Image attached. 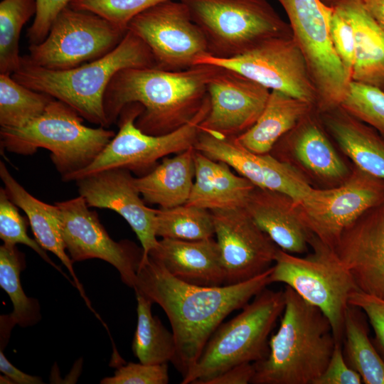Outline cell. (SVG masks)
<instances>
[{
  "instance_id": "43",
  "label": "cell",
  "mask_w": 384,
  "mask_h": 384,
  "mask_svg": "<svg viewBox=\"0 0 384 384\" xmlns=\"http://www.w3.org/2000/svg\"><path fill=\"white\" fill-rule=\"evenodd\" d=\"M361 375L351 368L344 357L342 344L336 343L331 359L314 384H361Z\"/></svg>"
},
{
  "instance_id": "15",
  "label": "cell",
  "mask_w": 384,
  "mask_h": 384,
  "mask_svg": "<svg viewBox=\"0 0 384 384\" xmlns=\"http://www.w3.org/2000/svg\"><path fill=\"white\" fill-rule=\"evenodd\" d=\"M55 204L59 211L65 249L73 262L92 258L102 260L114 266L122 281L134 289L143 249L127 240H113L97 212L89 209L82 196Z\"/></svg>"
},
{
  "instance_id": "20",
  "label": "cell",
  "mask_w": 384,
  "mask_h": 384,
  "mask_svg": "<svg viewBox=\"0 0 384 384\" xmlns=\"http://www.w3.org/2000/svg\"><path fill=\"white\" fill-rule=\"evenodd\" d=\"M334 249L358 290L384 299V203L346 228Z\"/></svg>"
},
{
  "instance_id": "30",
  "label": "cell",
  "mask_w": 384,
  "mask_h": 384,
  "mask_svg": "<svg viewBox=\"0 0 384 384\" xmlns=\"http://www.w3.org/2000/svg\"><path fill=\"white\" fill-rule=\"evenodd\" d=\"M24 267L23 255L16 245H1L0 286L9 295L14 308L11 314L1 316V336L9 334L16 324L26 327L41 319L38 301L28 297L21 284L20 274Z\"/></svg>"
},
{
  "instance_id": "28",
  "label": "cell",
  "mask_w": 384,
  "mask_h": 384,
  "mask_svg": "<svg viewBox=\"0 0 384 384\" xmlns=\"http://www.w3.org/2000/svg\"><path fill=\"white\" fill-rule=\"evenodd\" d=\"M314 107L299 99L271 90L266 105L255 123L236 139L253 153L269 154L277 142L294 129Z\"/></svg>"
},
{
  "instance_id": "38",
  "label": "cell",
  "mask_w": 384,
  "mask_h": 384,
  "mask_svg": "<svg viewBox=\"0 0 384 384\" xmlns=\"http://www.w3.org/2000/svg\"><path fill=\"white\" fill-rule=\"evenodd\" d=\"M167 0H72L69 6L90 11L127 30L130 21L149 8Z\"/></svg>"
},
{
  "instance_id": "37",
  "label": "cell",
  "mask_w": 384,
  "mask_h": 384,
  "mask_svg": "<svg viewBox=\"0 0 384 384\" xmlns=\"http://www.w3.org/2000/svg\"><path fill=\"white\" fill-rule=\"evenodd\" d=\"M18 207L9 198L4 188H0V238L4 244L25 245L39 255L46 262L60 270L49 258L46 250L27 234L28 220L18 212Z\"/></svg>"
},
{
  "instance_id": "46",
  "label": "cell",
  "mask_w": 384,
  "mask_h": 384,
  "mask_svg": "<svg viewBox=\"0 0 384 384\" xmlns=\"http://www.w3.org/2000/svg\"><path fill=\"white\" fill-rule=\"evenodd\" d=\"M369 14L384 29V0H361Z\"/></svg>"
},
{
  "instance_id": "40",
  "label": "cell",
  "mask_w": 384,
  "mask_h": 384,
  "mask_svg": "<svg viewBox=\"0 0 384 384\" xmlns=\"http://www.w3.org/2000/svg\"><path fill=\"white\" fill-rule=\"evenodd\" d=\"M330 19V34L335 51L351 80L356 58V38L349 21L334 6Z\"/></svg>"
},
{
  "instance_id": "29",
  "label": "cell",
  "mask_w": 384,
  "mask_h": 384,
  "mask_svg": "<svg viewBox=\"0 0 384 384\" xmlns=\"http://www.w3.org/2000/svg\"><path fill=\"white\" fill-rule=\"evenodd\" d=\"M311 113L289 132L291 136L287 141L293 154L306 169L321 178H343L348 174L347 167Z\"/></svg>"
},
{
  "instance_id": "18",
  "label": "cell",
  "mask_w": 384,
  "mask_h": 384,
  "mask_svg": "<svg viewBox=\"0 0 384 384\" xmlns=\"http://www.w3.org/2000/svg\"><path fill=\"white\" fill-rule=\"evenodd\" d=\"M210 109L200 129L223 137H238L263 111L270 90L233 70L217 66L207 84Z\"/></svg>"
},
{
  "instance_id": "17",
  "label": "cell",
  "mask_w": 384,
  "mask_h": 384,
  "mask_svg": "<svg viewBox=\"0 0 384 384\" xmlns=\"http://www.w3.org/2000/svg\"><path fill=\"white\" fill-rule=\"evenodd\" d=\"M194 149L213 160L226 163L256 187L283 193L295 204L312 188L292 165L270 153L249 151L236 137L218 136L200 129Z\"/></svg>"
},
{
  "instance_id": "9",
  "label": "cell",
  "mask_w": 384,
  "mask_h": 384,
  "mask_svg": "<svg viewBox=\"0 0 384 384\" xmlns=\"http://www.w3.org/2000/svg\"><path fill=\"white\" fill-rule=\"evenodd\" d=\"M210 109L208 96L202 109L188 123L171 133L150 135L142 132L135 121L142 111V106L133 102L127 105L119 113L117 124L118 132L86 168L68 176L63 181H75L90 174L114 168H122L141 176L151 171L159 159L171 154H178L194 147L201 123Z\"/></svg>"
},
{
  "instance_id": "10",
  "label": "cell",
  "mask_w": 384,
  "mask_h": 384,
  "mask_svg": "<svg viewBox=\"0 0 384 384\" xmlns=\"http://www.w3.org/2000/svg\"><path fill=\"white\" fill-rule=\"evenodd\" d=\"M276 1L285 11L292 36L305 58L317 92V110L324 113L338 108L351 80L331 41L333 7L321 0Z\"/></svg>"
},
{
  "instance_id": "44",
  "label": "cell",
  "mask_w": 384,
  "mask_h": 384,
  "mask_svg": "<svg viewBox=\"0 0 384 384\" xmlns=\"http://www.w3.org/2000/svg\"><path fill=\"white\" fill-rule=\"evenodd\" d=\"M253 363L235 366L210 379L206 384H247L251 383L255 375Z\"/></svg>"
},
{
  "instance_id": "48",
  "label": "cell",
  "mask_w": 384,
  "mask_h": 384,
  "mask_svg": "<svg viewBox=\"0 0 384 384\" xmlns=\"http://www.w3.org/2000/svg\"><path fill=\"white\" fill-rule=\"evenodd\" d=\"M325 4L333 6L338 0H321Z\"/></svg>"
},
{
  "instance_id": "42",
  "label": "cell",
  "mask_w": 384,
  "mask_h": 384,
  "mask_svg": "<svg viewBox=\"0 0 384 384\" xmlns=\"http://www.w3.org/2000/svg\"><path fill=\"white\" fill-rule=\"evenodd\" d=\"M348 303L361 309L368 318L384 356V299L358 290L351 294Z\"/></svg>"
},
{
  "instance_id": "25",
  "label": "cell",
  "mask_w": 384,
  "mask_h": 384,
  "mask_svg": "<svg viewBox=\"0 0 384 384\" xmlns=\"http://www.w3.org/2000/svg\"><path fill=\"white\" fill-rule=\"evenodd\" d=\"M335 7L351 24L356 38V58L351 80L384 91V29L361 0H338Z\"/></svg>"
},
{
  "instance_id": "26",
  "label": "cell",
  "mask_w": 384,
  "mask_h": 384,
  "mask_svg": "<svg viewBox=\"0 0 384 384\" xmlns=\"http://www.w3.org/2000/svg\"><path fill=\"white\" fill-rule=\"evenodd\" d=\"M322 114L326 128L356 167L384 179V137L339 107Z\"/></svg>"
},
{
  "instance_id": "36",
  "label": "cell",
  "mask_w": 384,
  "mask_h": 384,
  "mask_svg": "<svg viewBox=\"0 0 384 384\" xmlns=\"http://www.w3.org/2000/svg\"><path fill=\"white\" fill-rule=\"evenodd\" d=\"M338 107L384 137V91L351 80Z\"/></svg>"
},
{
  "instance_id": "33",
  "label": "cell",
  "mask_w": 384,
  "mask_h": 384,
  "mask_svg": "<svg viewBox=\"0 0 384 384\" xmlns=\"http://www.w3.org/2000/svg\"><path fill=\"white\" fill-rule=\"evenodd\" d=\"M53 99L15 80L12 75L0 74L1 127H22L41 115Z\"/></svg>"
},
{
  "instance_id": "23",
  "label": "cell",
  "mask_w": 384,
  "mask_h": 384,
  "mask_svg": "<svg viewBox=\"0 0 384 384\" xmlns=\"http://www.w3.org/2000/svg\"><path fill=\"white\" fill-rule=\"evenodd\" d=\"M195 178L186 204L209 210L245 208L255 186L225 162L195 151Z\"/></svg>"
},
{
  "instance_id": "31",
  "label": "cell",
  "mask_w": 384,
  "mask_h": 384,
  "mask_svg": "<svg viewBox=\"0 0 384 384\" xmlns=\"http://www.w3.org/2000/svg\"><path fill=\"white\" fill-rule=\"evenodd\" d=\"M363 311L349 304L343 325L344 357L365 384H384V360L368 336Z\"/></svg>"
},
{
  "instance_id": "34",
  "label": "cell",
  "mask_w": 384,
  "mask_h": 384,
  "mask_svg": "<svg viewBox=\"0 0 384 384\" xmlns=\"http://www.w3.org/2000/svg\"><path fill=\"white\" fill-rule=\"evenodd\" d=\"M155 232L162 238L191 241L213 238L215 228L209 210L183 204L157 209Z\"/></svg>"
},
{
  "instance_id": "47",
  "label": "cell",
  "mask_w": 384,
  "mask_h": 384,
  "mask_svg": "<svg viewBox=\"0 0 384 384\" xmlns=\"http://www.w3.org/2000/svg\"><path fill=\"white\" fill-rule=\"evenodd\" d=\"M0 383H3V384H5V383H9V384H11V383H14L13 382V380L9 378L7 375H1L0 376Z\"/></svg>"
},
{
  "instance_id": "22",
  "label": "cell",
  "mask_w": 384,
  "mask_h": 384,
  "mask_svg": "<svg viewBox=\"0 0 384 384\" xmlns=\"http://www.w3.org/2000/svg\"><path fill=\"white\" fill-rule=\"evenodd\" d=\"M245 209L279 249L291 254L308 251L311 232L289 197L277 191L255 187Z\"/></svg>"
},
{
  "instance_id": "5",
  "label": "cell",
  "mask_w": 384,
  "mask_h": 384,
  "mask_svg": "<svg viewBox=\"0 0 384 384\" xmlns=\"http://www.w3.org/2000/svg\"><path fill=\"white\" fill-rule=\"evenodd\" d=\"M114 135L103 127L85 126L73 108L54 98L26 125L0 129L1 146L9 152L32 155L48 149L62 180L88 166Z\"/></svg>"
},
{
  "instance_id": "13",
  "label": "cell",
  "mask_w": 384,
  "mask_h": 384,
  "mask_svg": "<svg viewBox=\"0 0 384 384\" xmlns=\"http://www.w3.org/2000/svg\"><path fill=\"white\" fill-rule=\"evenodd\" d=\"M383 203L384 179L356 167L340 186L312 188L296 206L309 231L334 248L346 228Z\"/></svg>"
},
{
  "instance_id": "12",
  "label": "cell",
  "mask_w": 384,
  "mask_h": 384,
  "mask_svg": "<svg viewBox=\"0 0 384 384\" xmlns=\"http://www.w3.org/2000/svg\"><path fill=\"white\" fill-rule=\"evenodd\" d=\"M233 70L271 90L304 101L314 107L317 92L305 58L292 35L267 39L241 55L217 58L204 54L195 65Z\"/></svg>"
},
{
  "instance_id": "45",
  "label": "cell",
  "mask_w": 384,
  "mask_h": 384,
  "mask_svg": "<svg viewBox=\"0 0 384 384\" xmlns=\"http://www.w3.org/2000/svg\"><path fill=\"white\" fill-rule=\"evenodd\" d=\"M0 370L10 378L14 383L18 384H42L43 380L35 375H31L22 372L13 366L6 358L2 350L0 351Z\"/></svg>"
},
{
  "instance_id": "4",
  "label": "cell",
  "mask_w": 384,
  "mask_h": 384,
  "mask_svg": "<svg viewBox=\"0 0 384 384\" xmlns=\"http://www.w3.org/2000/svg\"><path fill=\"white\" fill-rule=\"evenodd\" d=\"M146 67H156L154 56L146 44L127 30L120 43L98 59L68 70H50L24 55L11 75L21 85L67 104L88 122L108 128L104 96L112 78L122 69Z\"/></svg>"
},
{
  "instance_id": "14",
  "label": "cell",
  "mask_w": 384,
  "mask_h": 384,
  "mask_svg": "<svg viewBox=\"0 0 384 384\" xmlns=\"http://www.w3.org/2000/svg\"><path fill=\"white\" fill-rule=\"evenodd\" d=\"M127 30L146 44L156 67L161 70L188 69L208 53L204 35L181 0H167L149 8L130 21Z\"/></svg>"
},
{
  "instance_id": "6",
  "label": "cell",
  "mask_w": 384,
  "mask_h": 384,
  "mask_svg": "<svg viewBox=\"0 0 384 384\" xmlns=\"http://www.w3.org/2000/svg\"><path fill=\"white\" fill-rule=\"evenodd\" d=\"M284 306V289L265 288L240 314L218 326L181 384H206L235 366L265 358L269 336Z\"/></svg>"
},
{
  "instance_id": "16",
  "label": "cell",
  "mask_w": 384,
  "mask_h": 384,
  "mask_svg": "<svg viewBox=\"0 0 384 384\" xmlns=\"http://www.w3.org/2000/svg\"><path fill=\"white\" fill-rule=\"evenodd\" d=\"M210 211L225 274L224 284L247 281L272 267L279 247L245 208Z\"/></svg>"
},
{
  "instance_id": "1",
  "label": "cell",
  "mask_w": 384,
  "mask_h": 384,
  "mask_svg": "<svg viewBox=\"0 0 384 384\" xmlns=\"http://www.w3.org/2000/svg\"><path fill=\"white\" fill-rule=\"evenodd\" d=\"M272 270V266L240 283L206 287L175 277L150 256L141 261L134 292L159 304L166 314L176 346L172 363L183 377L195 365L223 320L270 284Z\"/></svg>"
},
{
  "instance_id": "8",
  "label": "cell",
  "mask_w": 384,
  "mask_h": 384,
  "mask_svg": "<svg viewBox=\"0 0 384 384\" xmlns=\"http://www.w3.org/2000/svg\"><path fill=\"white\" fill-rule=\"evenodd\" d=\"M203 32L208 54L232 58L274 37L292 35L267 0H181Z\"/></svg>"
},
{
  "instance_id": "41",
  "label": "cell",
  "mask_w": 384,
  "mask_h": 384,
  "mask_svg": "<svg viewBox=\"0 0 384 384\" xmlns=\"http://www.w3.org/2000/svg\"><path fill=\"white\" fill-rule=\"evenodd\" d=\"M71 1L36 0L34 20L27 30V38L31 44L39 43L46 38L55 18Z\"/></svg>"
},
{
  "instance_id": "27",
  "label": "cell",
  "mask_w": 384,
  "mask_h": 384,
  "mask_svg": "<svg viewBox=\"0 0 384 384\" xmlns=\"http://www.w3.org/2000/svg\"><path fill=\"white\" fill-rule=\"evenodd\" d=\"M194 147L164 157L148 174L134 178L135 186L149 204L169 208L186 204L195 178Z\"/></svg>"
},
{
  "instance_id": "3",
  "label": "cell",
  "mask_w": 384,
  "mask_h": 384,
  "mask_svg": "<svg viewBox=\"0 0 384 384\" xmlns=\"http://www.w3.org/2000/svg\"><path fill=\"white\" fill-rule=\"evenodd\" d=\"M285 306L265 358L254 363L253 384H314L325 370L336 346L327 317L284 287Z\"/></svg>"
},
{
  "instance_id": "24",
  "label": "cell",
  "mask_w": 384,
  "mask_h": 384,
  "mask_svg": "<svg viewBox=\"0 0 384 384\" xmlns=\"http://www.w3.org/2000/svg\"><path fill=\"white\" fill-rule=\"evenodd\" d=\"M0 178L9 198L22 209L28 220L36 240L45 250L53 253L71 274L81 296L89 308L82 284L73 268V261L65 252L59 211L55 204L44 203L30 194L10 174L4 162H0Z\"/></svg>"
},
{
  "instance_id": "21",
  "label": "cell",
  "mask_w": 384,
  "mask_h": 384,
  "mask_svg": "<svg viewBox=\"0 0 384 384\" xmlns=\"http://www.w3.org/2000/svg\"><path fill=\"white\" fill-rule=\"evenodd\" d=\"M149 256L187 283L206 287L225 284V274L213 238L191 241L162 238Z\"/></svg>"
},
{
  "instance_id": "32",
  "label": "cell",
  "mask_w": 384,
  "mask_h": 384,
  "mask_svg": "<svg viewBox=\"0 0 384 384\" xmlns=\"http://www.w3.org/2000/svg\"><path fill=\"white\" fill-rule=\"evenodd\" d=\"M137 324L132 342L134 355L144 364H162L173 362L176 357V341L157 316L151 313L152 302L139 292Z\"/></svg>"
},
{
  "instance_id": "7",
  "label": "cell",
  "mask_w": 384,
  "mask_h": 384,
  "mask_svg": "<svg viewBox=\"0 0 384 384\" xmlns=\"http://www.w3.org/2000/svg\"><path fill=\"white\" fill-rule=\"evenodd\" d=\"M309 243L313 252L304 257L279 248L270 282L289 286L318 307L331 324L336 343L342 344L349 297L358 289L334 248L311 233Z\"/></svg>"
},
{
  "instance_id": "39",
  "label": "cell",
  "mask_w": 384,
  "mask_h": 384,
  "mask_svg": "<svg viewBox=\"0 0 384 384\" xmlns=\"http://www.w3.org/2000/svg\"><path fill=\"white\" fill-rule=\"evenodd\" d=\"M167 363L144 364L128 363L118 368L112 377H106L101 384H166L169 381Z\"/></svg>"
},
{
  "instance_id": "35",
  "label": "cell",
  "mask_w": 384,
  "mask_h": 384,
  "mask_svg": "<svg viewBox=\"0 0 384 384\" xmlns=\"http://www.w3.org/2000/svg\"><path fill=\"white\" fill-rule=\"evenodd\" d=\"M36 13V0L0 3V74L11 75L19 68V39L24 24Z\"/></svg>"
},
{
  "instance_id": "2",
  "label": "cell",
  "mask_w": 384,
  "mask_h": 384,
  "mask_svg": "<svg viewBox=\"0 0 384 384\" xmlns=\"http://www.w3.org/2000/svg\"><path fill=\"white\" fill-rule=\"evenodd\" d=\"M216 65L198 64L180 71L156 67L128 68L112 78L104 96L108 126L117 123L124 106L137 102L142 111L136 126L150 135L171 133L191 121L207 97V84Z\"/></svg>"
},
{
  "instance_id": "19",
  "label": "cell",
  "mask_w": 384,
  "mask_h": 384,
  "mask_svg": "<svg viewBox=\"0 0 384 384\" xmlns=\"http://www.w3.org/2000/svg\"><path fill=\"white\" fill-rule=\"evenodd\" d=\"M79 195L90 208L110 209L120 215L137 235L142 260L158 244L156 210L148 207L137 190L131 171L122 168L103 170L75 181Z\"/></svg>"
},
{
  "instance_id": "11",
  "label": "cell",
  "mask_w": 384,
  "mask_h": 384,
  "mask_svg": "<svg viewBox=\"0 0 384 384\" xmlns=\"http://www.w3.org/2000/svg\"><path fill=\"white\" fill-rule=\"evenodd\" d=\"M127 31L95 14L68 5L55 18L46 38L30 45L26 57L44 68L71 69L112 51Z\"/></svg>"
}]
</instances>
